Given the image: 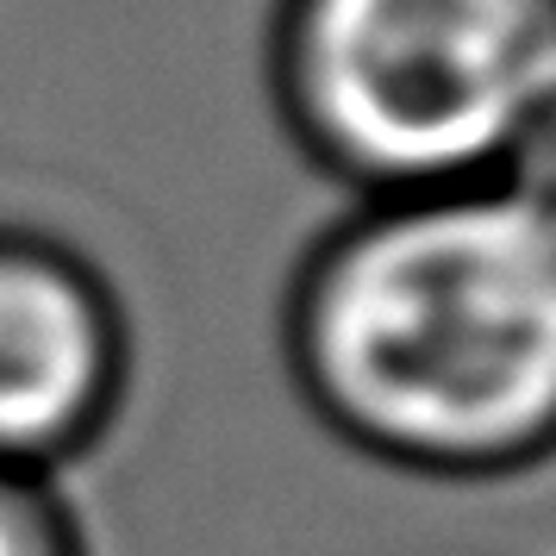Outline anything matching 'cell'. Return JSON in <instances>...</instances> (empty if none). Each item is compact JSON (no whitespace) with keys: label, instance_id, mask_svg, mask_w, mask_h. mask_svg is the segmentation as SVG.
Returning a JSON list of instances; mask_svg holds the SVG:
<instances>
[{"label":"cell","instance_id":"cell-1","mask_svg":"<svg viewBox=\"0 0 556 556\" xmlns=\"http://www.w3.org/2000/svg\"><path fill=\"white\" fill-rule=\"evenodd\" d=\"M281 356L306 419L394 481L556 463V231L501 181L344 201L294 263Z\"/></svg>","mask_w":556,"mask_h":556},{"label":"cell","instance_id":"cell-2","mask_svg":"<svg viewBox=\"0 0 556 556\" xmlns=\"http://www.w3.org/2000/svg\"><path fill=\"white\" fill-rule=\"evenodd\" d=\"M269 101L344 201L494 181L556 81V0H269Z\"/></svg>","mask_w":556,"mask_h":556},{"label":"cell","instance_id":"cell-3","mask_svg":"<svg viewBox=\"0 0 556 556\" xmlns=\"http://www.w3.org/2000/svg\"><path fill=\"white\" fill-rule=\"evenodd\" d=\"M113 294L70 251L0 231V469L51 481L126 394Z\"/></svg>","mask_w":556,"mask_h":556},{"label":"cell","instance_id":"cell-4","mask_svg":"<svg viewBox=\"0 0 556 556\" xmlns=\"http://www.w3.org/2000/svg\"><path fill=\"white\" fill-rule=\"evenodd\" d=\"M494 181L526 206L538 226L556 231V81L544 88V101L531 106V119L519 126V138H513V151H506Z\"/></svg>","mask_w":556,"mask_h":556},{"label":"cell","instance_id":"cell-5","mask_svg":"<svg viewBox=\"0 0 556 556\" xmlns=\"http://www.w3.org/2000/svg\"><path fill=\"white\" fill-rule=\"evenodd\" d=\"M0 556H76V538H70L51 481L0 469Z\"/></svg>","mask_w":556,"mask_h":556}]
</instances>
